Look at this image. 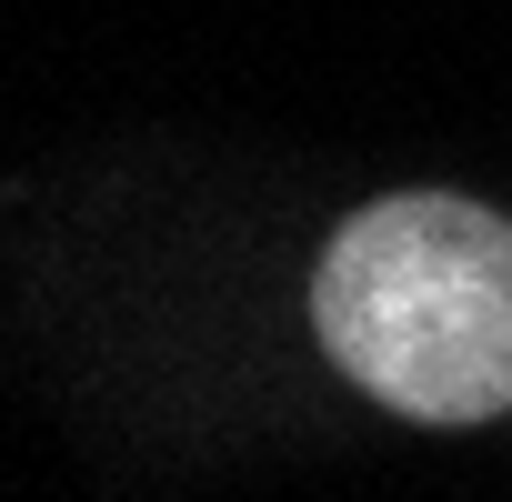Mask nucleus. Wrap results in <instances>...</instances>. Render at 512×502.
Masks as SVG:
<instances>
[{
    "label": "nucleus",
    "mask_w": 512,
    "mask_h": 502,
    "mask_svg": "<svg viewBox=\"0 0 512 502\" xmlns=\"http://www.w3.org/2000/svg\"><path fill=\"white\" fill-rule=\"evenodd\" d=\"M312 332L412 422L512 412V221L462 191L352 211L312 272Z\"/></svg>",
    "instance_id": "1"
}]
</instances>
